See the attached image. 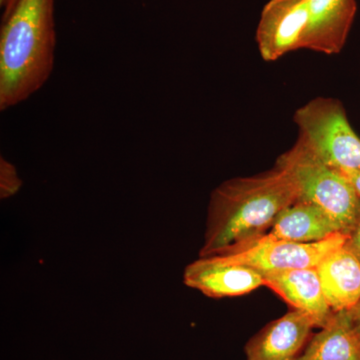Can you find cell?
I'll return each mask as SVG.
<instances>
[{
  "label": "cell",
  "mask_w": 360,
  "mask_h": 360,
  "mask_svg": "<svg viewBox=\"0 0 360 360\" xmlns=\"http://www.w3.org/2000/svg\"><path fill=\"white\" fill-rule=\"evenodd\" d=\"M319 328L312 315L292 309L269 322L245 345L246 360H295Z\"/></svg>",
  "instance_id": "obj_8"
},
{
  "label": "cell",
  "mask_w": 360,
  "mask_h": 360,
  "mask_svg": "<svg viewBox=\"0 0 360 360\" xmlns=\"http://www.w3.org/2000/svg\"><path fill=\"white\" fill-rule=\"evenodd\" d=\"M295 360H360V335L347 310L335 312Z\"/></svg>",
  "instance_id": "obj_13"
},
{
  "label": "cell",
  "mask_w": 360,
  "mask_h": 360,
  "mask_svg": "<svg viewBox=\"0 0 360 360\" xmlns=\"http://www.w3.org/2000/svg\"><path fill=\"white\" fill-rule=\"evenodd\" d=\"M298 141L335 169L360 170V137L338 99L319 97L296 110Z\"/></svg>",
  "instance_id": "obj_4"
},
{
  "label": "cell",
  "mask_w": 360,
  "mask_h": 360,
  "mask_svg": "<svg viewBox=\"0 0 360 360\" xmlns=\"http://www.w3.org/2000/svg\"><path fill=\"white\" fill-rule=\"evenodd\" d=\"M345 246L354 253L355 257L359 258L360 262V203L359 212H357L356 219L352 231L348 232L347 240Z\"/></svg>",
  "instance_id": "obj_15"
},
{
  "label": "cell",
  "mask_w": 360,
  "mask_h": 360,
  "mask_svg": "<svg viewBox=\"0 0 360 360\" xmlns=\"http://www.w3.org/2000/svg\"><path fill=\"white\" fill-rule=\"evenodd\" d=\"M20 1V0H0V6L4 9V14H2V20L6 18L7 16L11 14V11H13L14 7H15L16 4Z\"/></svg>",
  "instance_id": "obj_18"
},
{
  "label": "cell",
  "mask_w": 360,
  "mask_h": 360,
  "mask_svg": "<svg viewBox=\"0 0 360 360\" xmlns=\"http://www.w3.org/2000/svg\"><path fill=\"white\" fill-rule=\"evenodd\" d=\"M277 167L285 170L298 191V200L307 201L328 213L342 233L352 231L360 198L335 168L329 167L302 141L279 156Z\"/></svg>",
  "instance_id": "obj_3"
},
{
  "label": "cell",
  "mask_w": 360,
  "mask_h": 360,
  "mask_svg": "<svg viewBox=\"0 0 360 360\" xmlns=\"http://www.w3.org/2000/svg\"><path fill=\"white\" fill-rule=\"evenodd\" d=\"M298 198L295 181L277 165L265 174L224 181L210 198L200 257L248 248L266 234L277 217Z\"/></svg>",
  "instance_id": "obj_1"
},
{
  "label": "cell",
  "mask_w": 360,
  "mask_h": 360,
  "mask_svg": "<svg viewBox=\"0 0 360 360\" xmlns=\"http://www.w3.org/2000/svg\"><path fill=\"white\" fill-rule=\"evenodd\" d=\"M316 269L333 312L352 309L360 302V262L345 245L329 253Z\"/></svg>",
  "instance_id": "obj_11"
},
{
  "label": "cell",
  "mask_w": 360,
  "mask_h": 360,
  "mask_svg": "<svg viewBox=\"0 0 360 360\" xmlns=\"http://www.w3.org/2000/svg\"><path fill=\"white\" fill-rule=\"evenodd\" d=\"M356 11V0H309V22L302 49L328 56L340 53Z\"/></svg>",
  "instance_id": "obj_9"
},
{
  "label": "cell",
  "mask_w": 360,
  "mask_h": 360,
  "mask_svg": "<svg viewBox=\"0 0 360 360\" xmlns=\"http://www.w3.org/2000/svg\"><path fill=\"white\" fill-rule=\"evenodd\" d=\"M265 286L292 307L316 319L322 328L335 312L329 307L316 267L315 269H288L264 274Z\"/></svg>",
  "instance_id": "obj_10"
},
{
  "label": "cell",
  "mask_w": 360,
  "mask_h": 360,
  "mask_svg": "<svg viewBox=\"0 0 360 360\" xmlns=\"http://www.w3.org/2000/svg\"><path fill=\"white\" fill-rule=\"evenodd\" d=\"M309 18V0H270L257 30L262 58L270 63L302 49Z\"/></svg>",
  "instance_id": "obj_6"
},
{
  "label": "cell",
  "mask_w": 360,
  "mask_h": 360,
  "mask_svg": "<svg viewBox=\"0 0 360 360\" xmlns=\"http://www.w3.org/2000/svg\"><path fill=\"white\" fill-rule=\"evenodd\" d=\"M184 283L210 298L236 297L265 286L264 274L219 255L200 257L187 265Z\"/></svg>",
  "instance_id": "obj_7"
},
{
  "label": "cell",
  "mask_w": 360,
  "mask_h": 360,
  "mask_svg": "<svg viewBox=\"0 0 360 360\" xmlns=\"http://www.w3.org/2000/svg\"><path fill=\"white\" fill-rule=\"evenodd\" d=\"M56 46L54 0H20L2 20L0 110L27 101L46 84Z\"/></svg>",
  "instance_id": "obj_2"
},
{
  "label": "cell",
  "mask_w": 360,
  "mask_h": 360,
  "mask_svg": "<svg viewBox=\"0 0 360 360\" xmlns=\"http://www.w3.org/2000/svg\"><path fill=\"white\" fill-rule=\"evenodd\" d=\"M22 180L15 165L6 158H0V198L8 200L20 193Z\"/></svg>",
  "instance_id": "obj_14"
},
{
  "label": "cell",
  "mask_w": 360,
  "mask_h": 360,
  "mask_svg": "<svg viewBox=\"0 0 360 360\" xmlns=\"http://www.w3.org/2000/svg\"><path fill=\"white\" fill-rule=\"evenodd\" d=\"M347 314L349 315L350 321L354 324L355 330L360 335V302L352 309L347 310Z\"/></svg>",
  "instance_id": "obj_17"
},
{
  "label": "cell",
  "mask_w": 360,
  "mask_h": 360,
  "mask_svg": "<svg viewBox=\"0 0 360 360\" xmlns=\"http://www.w3.org/2000/svg\"><path fill=\"white\" fill-rule=\"evenodd\" d=\"M338 232L341 231L328 213L312 203L297 200L277 217L271 229L260 238L309 243Z\"/></svg>",
  "instance_id": "obj_12"
},
{
  "label": "cell",
  "mask_w": 360,
  "mask_h": 360,
  "mask_svg": "<svg viewBox=\"0 0 360 360\" xmlns=\"http://www.w3.org/2000/svg\"><path fill=\"white\" fill-rule=\"evenodd\" d=\"M354 187L355 193L360 198V170L338 169Z\"/></svg>",
  "instance_id": "obj_16"
},
{
  "label": "cell",
  "mask_w": 360,
  "mask_h": 360,
  "mask_svg": "<svg viewBox=\"0 0 360 360\" xmlns=\"http://www.w3.org/2000/svg\"><path fill=\"white\" fill-rule=\"evenodd\" d=\"M347 240V234L342 232L309 243L259 238L243 250L217 255L226 262L250 267L262 274L288 269H315L329 253L345 245Z\"/></svg>",
  "instance_id": "obj_5"
}]
</instances>
